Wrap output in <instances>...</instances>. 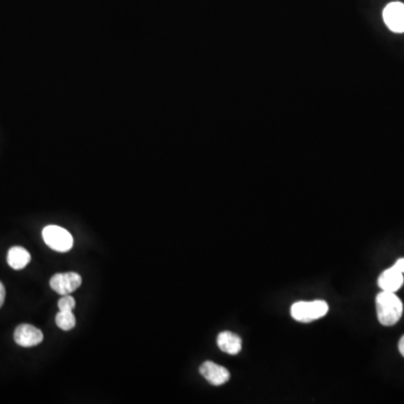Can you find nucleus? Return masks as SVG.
Listing matches in <instances>:
<instances>
[{"instance_id": "9", "label": "nucleus", "mask_w": 404, "mask_h": 404, "mask_svg": "<svg viewBox=\"0 0 404 404\" xmlns=\"http://www.w3.org/2000/svg\"><path fill=\"white\" fill-rule=\"evenodd\" d=\"M217 344L221 351L229 355H237L243 347V342L240 340V337L232 331H223L218 335Z\"/></svg>"}, {"instance_id": "13", "label": "nucleus", "mask_w": 404, "mask_h": 404, "mask_svg": "<svg viewBox=\"0 0 404 404\" xmlns=\"http://www.w3.org/2000/svg\"><path fill=\"white\" fill-rule=\"evenodd\" d=\"M5 298H6V290H5L3 283L0 282V308L3 307L4 302H5Z\"/></svg>"}, {"instance_id": "2", "label": "nucleus", "mask_w": 404, "mask_h": 404, "mask_svg": "<svg viewBox=\"0 0 404 404\" xmlns=\"http://www.w3.org/2000/svg\"><path fill=\"white\" fill-rule=\"evenodd\" d=\"M328 303L323 300L316 301H299L292 305L291 316L295 321L309 323L320 319L328 314Z\"/></svg>"}, {"instance_id": "11", "label": "nucleus", "mask_w": 404, "mask_h": 404, "mask_svg": "<svg viewBox=\"0 0 404 404\" xmlns=\"http://www.w3.org/2000/svg\"><path fill=\"white\" fill-rule=\"evenodd\" d=\"M57 327L62 330L68 331L74 328L76 316L72 311H60L55 316Z\"/></svg>"}, {"instance_id": "3", "label": "nucleus", "mask_w": 404, "mask_h": 404, "mask_svg": "<svg viewBox=\"0 0 404 404\" xmlns=\"http://www.w3.org/2000/svg\"><path fill=\"white\" fill-rule=\"evenodd\" d=\"M43 239L50 249L57 252H69L74 246V238L70 232L62 227L51 226L43 229Z\"/></svg>"}, {"instance_id": "15", "label": "nucleus", "mask_w": 404, "mask_h": 404, "mask_svg": "<svg viewBox=\"0 0 404 404\" xmlns=\"http://www.w3.org/2000/svg\"><path fill=\"white\" fill-rule=\"evenodd\" d=\"M398 351L401 353L402 356L404 357V336H402L401 340L398 342Z\"/></svg>"}, {"instance_id": "5", "label": "nucleus", "mask_w": 404, "mask_h": 404, "mask_svg": "<svg viewBox=\"0 0 404 404\" xmlns=\"http://www.w3.org/2000/svg\"><path fill=\"white\" fill-rule=\"evenodd\" d=\"M383 20L393 33H404V4L398 1L389 4L383 11Z\"/></svg>"}, {"instance_id": "7", "label": "nucleus", "mask_w": 404, "mask_h": 404, "mask_svg": "<svg viewBox=\"0 0 404 404\" xmlns=\"http://www.w3.org/2000/svg\"><path fill=\"white\" fill-rule=\"evenodd\" d=\"M200 374L210 384L221 386L230 379V373L226 368L214 362H204L200 366Z\"/></svg>"}, {"instance_id": "12", "label": "nucleus", "mask_w": 404, "mask_h": 404, "mask_svg": "<svg viewBox=\"0 0 404 404\" xmlns=\"http://www.w3.org/2000/svg\"><path fill=\"white\" fill-rule=\"evenodd\" d=\"M76 307V300L70 294H65L59 300L60 311H72Z\"/></svg>"}, {"instance_id": "4", "label": "nucleus", "mask_w": 404, "mask_h": 404, "mask_svg": "<svg viewBox=\"0 0 404 404\" xmlns=\"http://www.w3.org/2000/svg\"><path fill=\"white\" fill-rule=\"evenodd\" d=\"M83 279L78 273L68 272V273H57L52 277L50 286L54 291L61 295L71 294L76 291V288L81 286Z\"/></svg>"}, {"instance_id": "6", "label": "nucleus", "mask_w": 404, "mask_h": 404, "mask_svg": "<svg viewBox=\"0 0 404 404\" xmlns=\"http://www.w3.org/2000/svg\"><path fill=\"white\" fill-rule=\"evenodd\" d=\"M42 331L36 328L34 326L23 325L18 326V328L15 329L14 340L18 345L22 347H33L37 346L43 342Z\"/></svg>"}, {"instance_id": "10", "label": "nucleus", "mask_w": 404, "mask_h": 404, "mask_svg": "<svg viewBox=\"0 0 404 404\" xmlns=\"http://www.w3.org/2000/svg\"><path fill=\"white\" fill-rule=\"evenodd\" d=\"M8 265L14 270H23L31 262V254L24 247L14 246L7 254Z\"/></svg>"}, {"instance_id": "8", "label": "nucleus", "mask_w": 404, "mask_h": 404, "mask_svg": "<svg viewBox=\"0 0 404 404\" xmlns=\"http://www.w3.org/2000/svg\"><path fill=\"white\" fill-rule=\"evenodd\" d=\"M404 277L403 273L396 269L394 266L390 269L385 270L381 275H379V288L382 291L396 292L398 288L403 286Z\"/></svg>"}, {"instance_id": "14", "label": "nucleus", "mask_w": 404, "mask_h": 404, "mask_svg": "<svg viewBox=\"0 0 404 404\" xmlns=\"http://www.w3.org/2000/svg\"><path fill=\"white\" fill-rule=\"evenodd\" d=\"M393 266H394L396 269H398V271L402 272L404 274V258H398V260H396V264Z\"/></svg>"}, {"instance_id": "1", "label": "nucleus", "mask_w": 404, "mask_h": 404, "mask_svg": "<svg viewBox=\"0 0 404 404\" xmlns=\"http://www.w3.org/2000/svg\"><path fill=\"white\" fill-rule=\"evenodd\" d=\"M376 314L381 325L391 327L401 319L403 303L396 292H379L376 295Z\"/></svg>"}]
</instances>
